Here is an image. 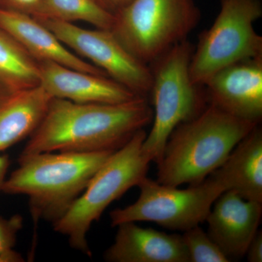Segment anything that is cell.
Listing matches in <instances>:
<instances>
[{
  "mask_svg": "<svg viewBox=\"0 0 262 262\" xmlns=\"http://www.w3.org/2000/svg\"><path fill=\"white\" fill-rule=\"evenodd\" d=\"M58 39L75 54L89 60L113 80L141 97L147 98L151 87V72L131 54L111 30L82 29L69 22L39 18Z\"/></svg>",
  "mask_w": 262,
  "mask_h": 262,
  "instance_id": "9",
  "label": "cell"
},
{
  "mask_svg": "<svg viewBox=\"0 0 262 262\" xmlns=\"http://www.w3.org/2000/svg\"><path fill=\"white\" fill-rule=\"evenodd\" d=\"M45 0H0V7L13 11L31 15L35 18H42Z\"/></svg>",
  "mask_w": 262,
  "mask_h": 262,
  "instance_id": "21",
  "label": "cell"
},
{
  "mask_svg": "<svg viewBox=\"0 0 262 262\" xmlns=\"http://www.w3.org/2000/svg\"><path fill=\"white\" fill-rule=\"evenodd\" d=\"M9 166L10 159L8 155H0V192H2V188L6 180V174Z\"/></svg>",
  "mask_w": 262,
  "mask_h": 262,
  "instance_id": "25",
  "label": "cell"
},
{
  "mask_svg": "<svg viewBox=\"0 0 262 262\" xmlns=\"http://www.w3.org/2000/svg\"><path fill=\"white\" fill-rule=\"evenodd\" d=\"M39 85L38 62L0 28V92L10 94Z\"/></svg>",
  "mask_w": 262,
  "mask_h": 262,
  "instance_id": "17",
  "label": "cell"
},
{
  "mask_svg": "<svg viewBox=\"0 0 262 262\" xmlns=\"http://www.w3.org/2000/svg\"><path fill=\"white\" fill-rule=\"evenodd\" d=\"M53 97L38 85L18 92H0V152L32 135Z\"/></svg>",
  "mask_w": 262,
  "mask_h": 262,
  "instance_id": "16",
  "label": "cell"
},
{
  "mask_svg": "<svg viewBox=\"0 0 262 262\" xmlns=\"http://www.w3.org/2000/svg\"><path fill=\"white\" fill-rule=\"evenodd\" d=\"M247 260L250 262L262 261V232L258 230L248 246L246 253Z\"/></svg>",
  "mask_w": 262,
  "mask_h": 262,
  "instance_id": "22",
  "label": "cell"
},
{
  "mask_svg": "<svg viewBox=\"0 0 262 262\" xmlns=\"http://www.w3.org/2000/svg\"><path fill=\"white\" fill-rule=\"evenodd\" d=\"M262 203L247 201L232 190L225 191L213 203L206 218L208 234L227 258H241L261 221Z\"/></svg>",
  "mask_w": 262,
  "mask_h": 262,
  "instance_id": "11",
  "label": "cell"
},
{
  "mask_svg": "<svg viewBox=\"0 0 262 262\" xmlns=\"http://www.w3.org/2000/svg\"><path fill=\"white\" fill-rule=\"evenodd\" d=\"M115 242L103 258L110 262H189L182 235L143 228L135 222L118 226Z\"/></svg>",
  "mask_w": 262,
  "mask_h": 262,
  "instance_id": "14",
  "label": "cell"
},
{
  "mask_svg": "<svg viewBox=\"0 0 262 262\" xmlns=\"http://www.w3.org/2000/svg\"><path fill=\"white\" fill-rule=\"evenodd\" d=\"M261 15L260 0H221L220 13L193 51L189 66L193 84L204 86L229 66L261 58L262 37L253 27Z\"/></svg>",
  "mask_w": 262,
  "mask_h": 262,
  "instance_id": "7",
  "label": "cell"
},
{
  "mask_svg": "<svg viewBox=\"0 0 262 262\" xmlns=\"http://www.w3.org/2000/svg\"><path fill=\"white\" fill-rule=\"evenodd\" d=\"M183 242L189 262H228L229 259L200 226L184 232Z\"/></svg>",
  "mask_w": 262,
  "mask_h": 262,
  "instance_id": "19",
  "label": "cell"
},
{
  "mask_svg": "<svg viewBox=\"0 0 262 262\" xmlns=\"http://www.w3.org/2000/svg\"><path fill=\"white\" fill-rule=\"evenodd\" d=\"M23 217L19 214L5 218L0 215V253L14 248L17 234L23 228Z\"/></svg>",
  "mask_w": 262,
  "mask_h": 262,
  "instance_id": "20",
  "label": "cell"
},
{
  "mask_svg": "<svg viewBox=\"0 0 262 262\" xmlns=\"http://www.w3.org/2000/svg\"><path fill=\"white\" fill-rule=\"evenodd\" d=\"M115 151H53L19 157V167L2 192L29 198L34 224H54L84 192L98 169Z\"/></svg>",
  "mask_w": 262,
  "mask_h": 262,
  "instance_id": "3",
  "label": "cell"
},
{
  "mask_svg": "<svg viewBox=\"0 0 262 262\" xmlns=\"http://www.w3.org/2000/svg\"><path fill=\"white\" fill-rule=\"evenodd\" d=\"M146 136L141 129L115 151L68 211L53 224L55 232L67 236L71 247L91 256L86 237L92 224L113 202L145 178L151 163L142 151Z\"/></svg>",
  "mask_w": 262,
  "mask_h": 262,
  "instance_id": "4",
  "label": "cell"
},
{
  "mask_svg": "<svg viewBox=\"0 0 262 262\" xmlns=\"http://www.w3.org/2000/svg\"><path fill=\"white\" fill-rule=\"evenodd\" d=\"M193 51L192 45L186 39L149 65L154 122L143 142L142 151L150 162L159 163L174 129L198 116L208 105L204 86L196 85L191 80Z\"/></svg>",
  "mask_w": 262,
  "mask_h": 262,
  "instance_id": "5",
  "label": "cell"
},
{
  "mask_svg": "<svg viewBox=\"0 0 262 262\" xmlns=\"http://www.w3.org/2000/svg\"><path fill=\"white\" fill-rule=\"evenodd\" d=\"M207 103L258 122L262 117V57L238 62L217 72L204 85Z\"/></svg>",
  "mask_w": 262,
  "mask_h": 262,
  "instance_id": "10",
  "label": "cell"
},
{
  "mask_svg": "<svg viewBox=\"0 0 262 262\" xmlns=\"http://www.w3.org/2000/svg\"><path fill=\"white\" fill-rule=\"evenodd\" d=\"M40 18L54 19L69 23L84 21L92 24L96 29L111 30L115 15L105 10L95 0H45L44 11Z\"/></svg>",
  "mask_w": 262,
  "mask_h": 262,
  "instance_id": "18",
  "label": "cell"
},
{
  "mask_svg": "<svg viewBox=\"0 0 262 262\" xmlns=\"http://www.w3.org/2000/svg\"><path fill=\"white\" fill-rule=\"evenodd\" d=\"M258 122L208 104L200 115L176 127L158 163L157 182L179 187L200 184L220 168Z\"/></svg>",
  "mask_w": 262,
  "mask_h": 262,
  "instance_id": "2",
  "label": "cell"
},
{
  "mask_svg": "<svg viewBox=\"0 0 262 262\" xmlns=\"http://www.w3.org/2000/svg\"><path fill=\"white\" fill-rule=\"evenodd\" d=\"M25 261L20 253L15 251L13 248L7 250L0 253V262H23Z\"/></svg>",
  "mask_w": 262,
  "mask_h": 262,
  "instance_id": "24",
  "label": "cell"
},
{
  "mask_svg": "<svg viewBox=\"0 0 262 262\" xmlns=\"http://www.w3.org/2000/svg\"><path fill=\"white\" fill-rule=\"evenodd\" d=\"M226 191L262 203V132L258 125L244 138L211 173Z\"/></svg>",
  "mask_w": 262,
  "mask_h": 262,
  "instance_id": "15",
  "label": "cell"
},
{
  "mask_svg": "<svg viewBox=\"0 0 262 262\" xmlns=\"http://www.w3.org/2000/svg\"><path fill=\"white\" fill-rule=\"evenodd\" d=\"M0 28L14 38L37 62H54L93 75L107 76L69 50L49 29L31 15L0 7Z\"/></svg>",
  "mask_w": 262,
  "mask_h": 262,
  "instance_id": "13",
  "label": "cell"
},
{
  "mask_svg": "<svg viewBox=\"0 0 262 262\" xmlns=\"http://www.w3.org/2000/svg\"><path fill=\"white\" fill-rule=\"evenodd\" d=\"M39 85L51 97L78 103H121L141 97L107 77L38 61Z\"/></svg>",
  "mask_w": 262,
  "mask_h": 262,
  "instance_id": "12",
  "label": "cell"
},
{
  "mask_svg": "<svg viewBox=\"0 0 262 262\" xmlns=\"http://www.w3.org/2000/svg\"><path fill=\"white\" fill-rule=\"evenodd\" d=\"M138 187L140 195L135 203L110 213L113 227L124 222H151L185 232L206 221L214 202L226 191L212 174L185 189L164 185L146 177Z\"/></svg>",
  "mask_w": 262,
  "mask_h": 262,
  "instance_id": "8",
  "label": "cell"
},
{
  "mask_svg": "<svg viewBox=\"0 0 262 262\" xmlns=\"http://www.w3.org/2000/svg\"><path fill=\"white\" fill-rule=\"evenodd\" d=\"M201 17L194 0H132L115 13L111 31L131 54L150 65L186 40Z\"/></svg>",
  "mask_w": 262,
  "mask_h": 262,
  "instance_id": "6",
  "label": "cell"
},
{
  "mask_svg": "<svg viewBox=\"0 0 262 262\" xmlns=\"http://www.w3.org/2000/svg\"><path fill=\"white\" fill-rule=\"evenodd\" d=\"M147 98L78 103L53 98L20 156L53 151H117L153 120Z\"/></svg>",
  "mask_w": 262,
  "mask_h": 262,
  "instance_id": "1",
  "label": "cell"
},
{
  "mask_svg": "<svg viewBox=\"0 0 262 262\" xmlns=\"http://www.w3.org/2000/svg\"><path fill=\"white\" fill-rule=\"evenodd\" d=\"M98 5L114 15L127 6L132 0H95Z\"/></svg>",
  "mask_w": 262,
  "mask_h": 262,
  "instance_id": "23",
  "label": "cell"
}]
</instances>
